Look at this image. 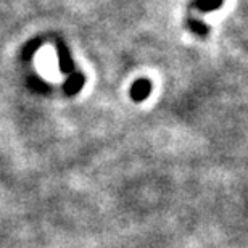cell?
I'll return each instance as SVG.
<instances>
[{
  "label": "cell",
  "mask_w": 248,
  "mask_h": 248,
  "mask_svg": "<svg viewBox=\"0 0 248 248\" xmlns=\"http://www.w3.org/2000/svg\"><path fill=\"white\" fill-rule=\"evenodd\" d=\"M150 92H152V84L148 79H139L131 87V97L136 102H143L150 95Z\"/></svg>",
  "instance_id": "cell-3"
},
{
  "label": "cell",
  "mask_w": 248,
  "mask_h": 248,
  "mask_svg": "<svg viewBox=\"0 0 248 248\" xmlns=\"http://www.w3.org/2000/svg\"><path fill=\"white\" fill-rule=\"evenodd\" d=\"M57 53H58V68H60V71L63 74H71L74 71V62L68 47L60 42L57 46Z\"/></svg>",
  "instance_id": "cell-1"
},
{
  "label": "cell",
  "mask_w": 248,
  "mask_h": 248,
  "mask_svg": "<svg viewBox=\"0 0 248 248\" xmlns=\"http://www.w3.org/2000/svg\"><path fill=\"white\" fill-rule=\"evenodd\" d=\"M224 0H195V2L190 3L192 8L198 10L200 13H210L213 10L219 8Z\"/></svg>",
  "instance_id": "cell-4"
},
{
  "label": "cell",
  "mask_w": 248,
  "mask_h": 248,
  "mask_svg": "<svg viewBox=\"0 0 248 248\" xmlns=\"http://www.w3.org/2000/svg\"><path fill=\"white\" fill-rule=\"evenodd\" d=\"M39 46H41V41H37V39H34V41L28 42L26 46H24V57L26 58H31L34 55V52L37 50Z\"/></svg>",
  "instance_id": "cell-6"
},
{
  "label": "cell",
  "mask_w": 248,
  "mask_h": 248,
  "mask_svg": "<svg viewBox=\"0 0 248 248\" xmlns=\"http://www.w3.org/2000/svg\"><path fill=\"white\" fill-rule=\"evenodd\" d=\"M84 82H86L84 74L79 71H73L68 76L66 82L63 84V92L66 93V95H76V93L82 89Z\"/></svg>",
  "instance_id": "cell-2"
},
{
  "label": "cell",
  "mask_w": 248,
  "mask_h": 248,
  "mask_svg": "<svg viewBox=\"0 0 248 248\" xmlns=\"http://www.w3.org/2000/svg\"><path fill=\"white\" fill-rule=\"evenodd\" d=\"M187 24H188V29H190L192 32H195L197 36L205 37L208 34V26H205V23L198 21V19H188Z\"/></svg>",
  "instance_id": "cell-5"
}]
</instances>
